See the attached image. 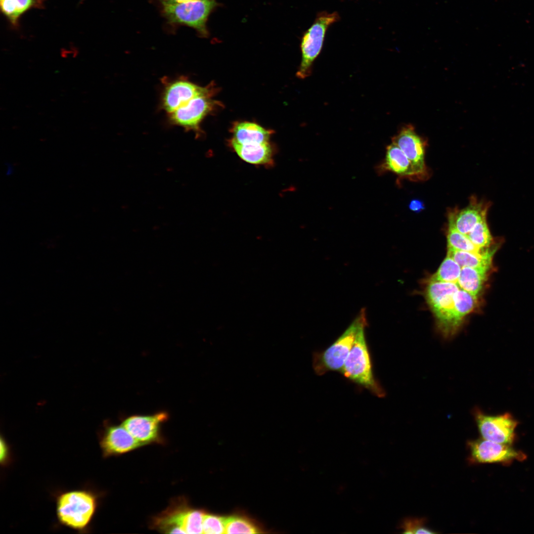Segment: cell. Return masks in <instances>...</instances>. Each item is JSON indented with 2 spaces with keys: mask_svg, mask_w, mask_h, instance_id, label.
<instances>
[{
  "mask_svg": "<svg viewBox=\"0 0 534 534\" xmlns=\"http://www.w3.org/2000/svg\"><path fill=\"white\" fill-rule=\"evenodd\" d=\"M468 447L470 461L474 463L510 464L515 460L523 461L526 455L512 445L498 443L484 438L470 441Z\"/></svg>",
  "mask_w": 534,
  "mask_h": 534,
  "instance_id": "ba28073f",
  "label": "cell"
},
{
  "mask_svg": "<svg viewBox=\"0 0 534 534\" xmlns=\"http://www.w3.org/2000/svg\"><path fill=\"white\" fill-rule=\"evenodd\" d=\"M490 202L471 198L469 205L462 209H454L448 214V227L467 235L479 222L487 218Z\"/></svg>",
  "mask_w": 534,
  "mask_h": 534,
  "instance_id": "5bb4252c",
  "label": "cell"
},
{
  "mask_svg": "<svg viewBox=\"0 0 534 534\" xmlns=\"http://www.w3.org/2000/svg\"><path fill=\"white\" fill-rule=\"evenodd\" d=\"M478 297L460 288L454 297L452 325L455 335L461 326L464 318L473 312L477 305Z\"/></svg>",
  "mask_w": 534,
  "mask_h": 534,
  "instance_id": "44dd1931",
  "label": "cell"
},
{
  "mask_svg": "<svg viewBox=\"0 0 534 534\" xmlns=\"http://www.w3.org/2000/svg\"><path fill=\"white\" fill-rule=\"evenodd\" d=\"M233 137L241 144L263 143L269 142L272 132L251 122H240L233 128Z\"/></svg>",
  "mask_w": 534,
  "mask_h": 534,
  "instance_id": "d6986e66",
  "label": "cell"
},
{
  "mask_svg": "<svg viewBox=\"0 0 534 534\" xmlns=\"http://www.w3.org/2000/svg\"><path fill=\"white\" fill-rule=\"evenodd\" d=\"M366 319L364 310L353 321L344 332L328 348L314 353L312 366L315 372L322 375L331 371H341L353 345L360 323Z\"/></svg>",
  "mask_w": 534,
  "mask_h": 534,
  "instance_id": "5b68a950",
  "label": "cell"
},
{
  "mask_svg": "<svg viewBox=\"0 0 534 534\" xmlns=\"http://www.w3.org/2000/svg\"><path fill=\"white\" fill-rule=\"evenodd\" d=\"M446 238L447 249L481 252L487 249L478 248L470 240L467 235L450 227H448Z\"/></svg>",
  "mask_w": 534,
  "mask_h": 534,
  "instance_id": "cb8c5ba5",
  "label": "cell"
},
{
  "mask_svg": "<svg viewBox=\"0 0 534 534\" xmlns=\"http://www.w3.org/2000/svg\"><path fill=\"white\" fill-rule=\"evenodd\" d=\"M483 438L498 443L512 445L516 439L518 421L508 412L491 415L478 407L472 411Z\"/></svg>",
  "mask_w": 534,
  "mask_h": 534,
  "instance_id": "52a82bcc",
  "label": "cell"
},
{
  "mask_svg": "<svg viewBox=\"0 0 534 534\" xmlns=\"http://www.w3.org/2000/svg\"><path fill=\"white\" fill-rule=\"evenodd\" d=\"M485 218L478 222L467 234L470 240L478 248L486 249L495 243Z\"/></svg>",
  "mask_w": 534,
  "mask_h": 534,
  "instance_id": "d4e9b609",
  "label": "cell"
},
{
  "mask_svg": "<svg viewBox=\"0 0 534 534\" xmlns=\"http://www.w3.org/2000/svg\"><path fill=\"white\" fill-rule=\"evenodd\" d=\"M409 207L411 210L419 212L424 209V204L422 201L415 199L410 202Z\"/></svg>",
  "mask_w": 534,
  "mask_h": 534,
  "instance_id": "f546056e",
  "label": "cell"
},
{
  "mask_svg": "<svg viewBox=\"0 0 534 534\" xmlns=\"http://www.w3.org/2000/svg\"><path fill=\"white\" fill-rule=\"evenodd\" d=\"M338 18L337 13H324L317 19L304 35L301 44L302 61L297 76L305 79L311 75L312 64L322 48L327 28Z\"/></svg>",
  "mask_w": 534,
  "mask_h": 534,
  "instance_id": "8992f818",
  "label": "cell"
},
{
  "mask_svg": "<svg viewBox=\"0 0 534 534\" xmlns=\"http://www.w3.org/2000/svg\"><path fill=\"white\" fill-rule=\"evenodd\" d=\"M191 508L184 499L178 498L172 502L166 510L154 517L152 526L165 533L186 534L185 528Z\"/></svg>",
  "mask_w": 534,
  "mask_h": 534,
  "instance_id": "9a60e30c",
  "label": "cell"
},
{
  "mask_svg": "<svg viewBox=\"0 0 534 534\" xmlns=\"http://www.w3.org/2000/svg\"><path fill=\"white\" fill-rule=\"evenodd\" d=\"M461 270L460 266L447 255L430 281L457 283Z\"/></svg>",
  "mask_w": 534,
  "mask_h": 534,
  "instance_id": "7402d4cb",
  "label": "cell"
},
{
  "mask_svg": "<svg viewBox=\"0 0 534 534\" xmlns=\"http://www.w3.org/2000/svg\"><path fill=\"white\" fill-rule=\"evenodd\" d=\"M230 144L237 155L248 163L266 166L273 164V149L269 142L241 144L232 138Z\"/></svg>",
  "mask_w": 534,
  "mask_h": 534,
  "instance_id": "2e32d148",
  "label": "cell"
},
{
  "mask_svg": "<svg viewBox=\"0 0 534 534\" xmlns=\"http://www.w3.org/2000/svg\"><path fill=\"white\" fill-rule=\"evenodd\" d=\"M212 93L197 96L169 114L170 121L186 131H199V125L214 108L216 103Z\"/></svg>",
  "mask_w": 534,
  "mask_h": 534,
  "instance_id": "9c48e42d",
  "label": "cell"
},
{
  "mask_svg": "<svg viewBox=\"0 0 534 534\" xmlns=\"http://www.w3.org/2000/svg\"><path fill=\"white\" fill-rule=\"evenodd\" d=\"M99 445L103 455L121 454L143 445L122 425H107L100 436Z\"/></svg>",
  "mask_w": 534,
  "mask_h": 534,
  "instance_id": "4fadbf2b",
  "label": "cell"
},
{
  "mask_svg": "<svg viewBox=\"0 0 534 534\" xmlns=\"http://www.w3.org/2000/svg\"><path fill=\"white\" fill-rule=\"evenodd\" d=\"M212 92L209 87H200L181 78L166 86L162 95V107L169 114L193 98Z\"/></svg>",
  "mask_w": 534,
  "mask_h": 534,
  "instance_id": "7c38bea8",
  "label": "cell"
},
{
  "mask_svg": "<svg viewBox=\"0 0 534 534\" xmlns=\"http://www.w3.org/2000/svg\"><path fill=\"white\" fill-rule=\"evenodd\" d=\"M404 534H434L436 533L426 525V521L423 518H408L405 519L401 525Z\"/></svg>",
  "mask_w": 534,
  "mask_h": 534,
  "instance_id": "83f0119b",
  "label": "cell"
},
{
  "mask_svg": "<svg viewBox=\"0 0 534 534\" xmlns=\"http://www.w3.org/2000/svg\"><path fill=\"white\" fill-rule=\"evenodd\" d=\"M218 6L215 0H191L162 4L163 15L172 25H185L195 29L202 37L209 35L208 17Z\"/></svg>",
  "mask_w": 534,
  "mask_h": 534,
  "instance_id": "3957f363",
  "label": "cell"
},
{
  "mask_svg": "<svg viewBox=\"0 0 534 534\" xmlns=\"http://www.w3.org/2000/svg\"><path fill=\"white\" fill-rule=\"evenodd\" d=\"M498 244L495 243L481 252H474L447 249V255L451 256L462 267L491 268L492 259Z\"/></svg>",
  "mask_w": 534,
  "mask_h": 534,
  "instance_id": "ac0fdd59",
  "label": "cell"
},
{
  "mask_svg": "<svg viewBox=\"0 0 534 534\" xmlns=\"http://www.w3.org/2000/svg\"><path fill=\"white\" fill-rule=\"evenodd\" d=\"M56 515L62 525L76 531L87 529L96 510L97 499L91 490L64 491L56 498Z\"/></svg>",
  "mask_w": 534,
  "mask_h": 534,
  "instance_id": "6da1fadb",
  "label": "cell"
},
{
  "mask_svg": "<svg viewBox=\"0 0 534 534\" xmlns=\"http://www.w3.org/2000/svg\"><path fill=\"white\" fill-rule=\"evenodd\" d=\"M162 4L179 3L191 0H157Z\"/></svg>",
  "mask_w": 534,
  "mask_h": 534,
  "instance_id": "4dcf8cb0",
  "label": "cell"
},
{
  "mask_svg": "<svg viewBox=\"0 0 534 534\" xmlns=\"http://www.w3.org/2000/svg\"><path fill=\"white\" fill-rule=\"evenodd\" d=\"M392 140L408 158L418 178H425L427 175L425 163V142L416 133L413 127L407 125L403 127Z\"/></svg>",
  "mask_w": 534,
  "mask_h": 534,
  "instance_id": "30bf717a",
  "label": "cell"
},
{
  "mask_svg": "<svg viewBox=\"0 0 534 534\" xmlns=\"http://www.w3.org/2000/svg\"><path fill=\"white\" fill-rule=\"evenodd\" d=\"M366 319L359 326L353 345L341 371L344 376L381 398L385 393L375 379L365 337Z\"/></svg>",
  "mask_w": 534,
  "mask_h": 534,
  "instance_id": "7a4b0ae2",
  "label": "cell"
},
{
  "mask_svg": "<svg viewBox=\"0 0 534 534\" xmlns=\"http://www.w3.org/2000/svg\"><path fill=\"white\" fill-rule=\"evenodd\" d=\"M459 289L456 283L430 281L426 291V301L434 313L437 326L444 338L455 335L452 320L454 297Z\"/></svg>",
  "mask_w": 534,
  "mask_h": 534,
  "instance_id": "277c9868",
  "label": "cell"
},
{
  "mask_svg": "<svg viewBox=\"0 0 534 534\" xmlns=\"http://www.w3.org/2000/svg\"><path fill=\"white\" fill-rule=\"evenodd\" d=\"M488 267H462L457 284L459 288L478 297L487 281Z\"/></svg>",
  "mask_w": 534,
  "mask_h": 534,
  "instance_id": "ffe728a7",
  "label": "cell"
},
{
  "mask_svg": "<svg viewBox=\"0 0 534 534\" xmlns=\"http://www.w3.org/2000/svg\"><path fill=\"white\" fill-rule=\"evenodd\" d=\"M168 418V414L162 411L150 415H135L127 417L122 424L137 441L144 445L161 440L160 426Z\"/></svg>",
  "mask_w": 534,
  "mask_h": 534,
  "instance_id": "8fae6325",
  "label": "cell"
},
{
  "mask_svg": "<svg viewBox=\"0 0 534 534\" xmlns=\"http://www.w3.org/2000/svg\"><path fill=\"white\" fill-rule=\"evenodd\" d=\"M35 0H0L1 10L13 24H15L19 16L31 8Z\"/></svg>",
  "mask_w": 534,
  "mask_h": 534,
  "instance_id": "484cf974",
  "label": "cell"
},
{
  "mask_svg": "<svg viewBox=\"0 0 534 534\" xmlns=\"http://www.w3.org/2000/svg\"><path fill=\"white\" fill-rule=\"evenodd\" d=\"M203 533L207 534L225 533V518L205 513L203 522Z\"/></svg>",
  "mask_w": 534,
  "mask_h": 534,
  "instance_id": "4316f807",
  "label": "cell"
},
{
  "mask_svg": "<svg viewBox=\"0 0 534 534\" xmlns=\"http://www.w3.org/2000/svg\"><path fill=\"white\" fill-rule=\"evenodd\" d=\"M379 171H390L400 177L418 178L408 158L393 142L387 146L385 158L379 167Z\"/></svg>",
  "mask_w": 534,
  "mask_h": 534,
  "instance_id": "e0dca14e",
  "label": "cell"
},
{
  "mask_svg": "<svg viewBox=\"0 0 534 534\" xmlns=\"http://www.w3.org/2000/svg\"><path fill=\"white\" fill-rule=\"evenodd\" d=\"M9 448L5 440L0 438V461L1 465H6L10 459Z\"/></svg>",
  "mask_w": 534,
  "mask_h": 534,
  "instance_id": "f1b7e54d",
  "label": "cell"
},
{
  "mask_svg": "<svg viewBox=\"0 0 534 534\" xmlns=\"http://www.w3.org/2000/svg\"><path fill=\"white\" fill-rule=\"evenodd\" d=\"M261 529L255 522L245 516L235 515L225 518L226 534H257Z\"/></svg>",
  "mask_w": 534,
  "mask_h": 534,
  "instance_id": "603a6c76",
  "label": "cell"
}]
</instances>
